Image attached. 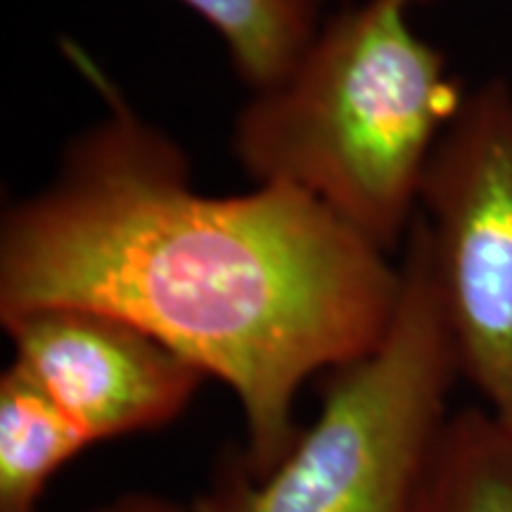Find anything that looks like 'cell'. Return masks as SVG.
Returning a JSON list of instances; mask_svg holds the SVG:
<instances>
[{
	"mask_svg": "<svg viewBox=\"0 0 512 512\" xmlns=\"http://www.w3.org/2000/svg\"><path fill=\"white\" fill-rule=\"evenodd\" d=\"M67 55L107 102L55 181L0 223V318L76 306L128 320L233 392L242 465L264 475L299 437L316 373L380 347L401 268L302 190L211 197L181 145L145 124L81 48Z\"/></svg>",
	"mask_w": 512,
	"mask_h": 512,
	"instance_id": "obj_1",
	"label": "cell"
},
{
	"mask_svg": "<svg viewBox=\"0 0 512 512\" xmlns=\"http://www.w3.org/2000/svg\"><path fill=\"white\" fill-rule=\"evenodd\" d=\"M422 3L342 10L233 128L235 157L256 185L306 192L384 254L408 238L427 164L465 98L444 53L413 27Z\"/></svg>",
	"mask_w": 512,
	"mask_h": 512,
	"instance_id": "obj_2",
	"label": "cell"
},
{
	"mask_svg": "<svg viewBox=\"0 0 512 512\" xmlns=\"http://www.w3.org/2000/svg\"><path fill=\"white\" fill-rule=\"evenodd\" d=\"M392 325L366 358L335 370L311 427L264 475L223 467L195 512H411L460 375L415 219Z\"/></svg>",
	"mask_w": 512,
	"mask_h": 512,
	"instance_id": "obj_3",
	"label": "cell"
},
{
	"mask_svg": "<svg viewBox=\"0 0 512 512\" xmlns=\"http://www.w3.org/2000/svg\"><path fill=\"white\" fill-rule=\"evenodd\" d=\"M434 285L460 375L512 430V88L467 93L420 188Z\"/></svg>",
	"mask_w": 512,
	"mask_h": 512,
	"instance_id": "obj_4",
	"label": "cell"
},
{
	"mask_svg": "<svg viewBox=\"0 0 512 512\" xmlns=\"http://www.w3.org/2000/svg\"><path fill=\"white\" fill-rule=\"evenodd\" d=\"M0 320L15 351L12 366L91 444L171 425L204 380L176 351L110 313L50 306Z\"/></svg>",
	"mask_w": 512,
	"mask_h": 512,
	"instance_id": "obj_5",
	"label": "cell"
},
{
	"mask_svg": "<svg viewBox=\"0 0 512 512\" xmlns=\"http://www.w3.org/2000/svg\"><path fill=\"white\" fill-rule=\"evenodd\" d=\"M79 427L17 366L0 375V512L36 510L57 472L91 448Z\"/></svg>",
	"mask_w": 512,
	"mask_h": 512,
	"instance_id": "obj_6",
	"label": "cell"
},
{
	"mask_svg": "<svg viewBox=\"0 0 512 512\" xmlns=\"http://www.w3.org/2000/svg\"><path fill=\"white\" fill-rule=\"evenodd\" d=\"M411 512H512V430L486 408L448 415Z\"/></svg>",
	"mask_w": 512,
	"mask_h": 512,
	"instance_id": "obj_7",
	"label": "cell"
},
{
	"mask_svg": "<svg viewBox=\"0 0 512 512\" xmlns=\"http://www.w3.org/2000/svg\"><path fill=\"white\" fill-rule=\"evenodd\" d=\"M226 43L252 91L271 88L297 64L318 31V0H178Z\"/></svg>",
	"mask_w": 512,
	"mask_h": 512,
	"instance_id": "obj_8",
	"label": "cell"
},
{
	"mask_svg": "<svg viewBox=\"0 0 512 512\" xmlns=\"http://www.w3.org/2000/svg\"><path fill=\"white\" fill-rule=\"evenodd\" d=\"M114 512H195L155 494H128L114 503Z\"/></svg>",
	"mask_w": 512,
	"mask_h": 512,
	"instance_id": "obj_9",
	"label": "cell"
},
{
	"mask_svg": "<svg viewBox=\"0 0 512 512\" xmlns=\"http://www.w3.org/2000/svg\"><path fill=\"white\" fill-rule=\"evenodd\" d=\"M24 512H36V510H24ZM88 512H114V503L105 505V508H98V510H88Z\"/></svg>",
	"mask_w": 512,
	"mask_h": 512,
	"instance_id": "obj_10",
	"label": "cell"
},
{
	"mask_svg": "<svg viewBox=\"0 0 512 512\" xmlns=\"http://www.w3.org/2000/svg\"><path fill=\"white\" fill-rule=\"evenodd\" d=\"M318 3H320V0H318Z\"/></svg>",
	"mask_w": 512,
	"mask_h": 512,
	"instance_id": "obj_11",
	"label": "cell"
}]
</instances>
